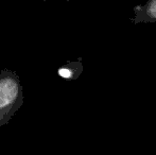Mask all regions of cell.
Masks as SVG:
<instances>
[{"instance_id":"cell-1","label":"cell","mask_w":156,"mask_h":155,"mask_svg":"<svg viewBox=\"0 0 156 155\" xmlns=\"http://www.w3.org/2000/svg\"><path fill=\"white\" fill-rule=\"evenodd\" d=\"M23 103L20 78L15 71L0 68V129L6 125Z\"/></svg>"},{"instance_id":"cell-2","label":"cell","mask_w":156,"mask_h":155,"mask_svg":"<svg viewBox=\"0 0 156 155\" xmlns=\"http://www.w3.org/2000/svg\"><path fill=\"white\" fill-rule=\"evenodd\" d=\"M135 16L132 19L133 23H156V0H150L144 5H137L134 8Z\"/></svg>"},{"instance_id":"cell-3","label":"cell","mask_w":156,"mask_h":155,"mask_svg":"<svg viewBox=\"0 0 156 155\" xmlns=\"http://www.w3.org/2000/svg\"><path fill=\"white\" fill-rule=\"evenodd\" d=\"M82 65L80 62H70L68 64L64 65V66L60 67L58 73L60 77L66 80H73L76 79L80 72L82 71Z\"/></svg>"}]
</instances>
